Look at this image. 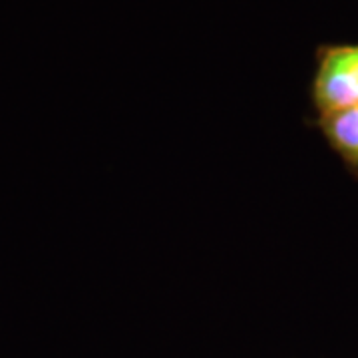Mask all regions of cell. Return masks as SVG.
I'll use <instances>...</instances> for the list:
<instances>
[{
	"label": "cell",
	"instance_id": "2",
	"mask_svg": "<svg viewBox=\"0 0 358 358\" xmlns=\"http://www.w3.org/2000/svg\"><path fill=\"white\" fill-rule=\"evenodd\" d=\"M315 126L350 176L358 178V106L317 115Z\"/></svg>",
	"mask_w": 358,
	"mask_h": 358
},
{
	"label": "cell",
	"instance_id": "1",
	"mask_svg": "<svg viewBox=\"0 0 358 358\" xmlns=\"http://www.w3.org/2000/svg\"><path fill=\"white\" fill-rule=\"evenodd\" d=\"M310 82V103L317 114H331L358 106V42L322 44Z\"/></svg>",
	"mask_w": 358,
	"mask_h": 358
}]
</instances>
